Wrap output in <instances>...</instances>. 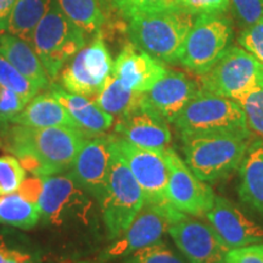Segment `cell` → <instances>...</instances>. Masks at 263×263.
<instances>
[{"label": "cell", "instance_id": "7c38bea8", "mask_svg": "<svg viewBox=\"0 0 263 263\" xmlns=\"http://www.w3.org/2000/svg\"><path fill=\"white\" fill-rule=\"evenodd\" d=\"M111 138L114 147L143 190L145 201L154 205L172 207L167 197L168 166L164 151L144 149L115 134Z\"/></svg>", "mask_w": 263, "mask_h": 263}, {"label": "cell", "instance_id": "9a60e30c", "mask_svg": "<svg viewBox=\"0 0 263 263\" xmlns=\"http://www.w3.org/2000/svg\"><path fill=\"white\" fill-rule=\"evenodd\" d=\"M114 134L144 149L164 151L172 141L170 123L141 101L139 106L116 118Z\"/></svg>", "mask_w": 263, "mask_h": 263}, {"label": "cell", "instance_id": "1f68e13d", "mask_svg": "<svg viewBox=\"0 0 263 263\" xmlns=\"http://www.w3.org/2000/svg\"><path fill=\"white\" fill-rule=\"evenodd\" d=\"M26 179V170L14 155L0 156V196L16 193Z\"/></svg>", "mask_w": 263, "mask_h": 263}, {"label": "cell", "instance_id": "30bf717a", "mask_svg": "<svg viewBox=\"0 0 263 263\" xmlns=\"http://www.w3.org/2000/svg\"><path fill=\"white\" fill-rule=\"evenodd\" d=\"M112 58L100 31L67 61L58 77L67 91L94 100L112 73Z\"/></svg>", "mask_w": 263, "mask_h": 263}, {"label": "cell", "instance_id": "3957f363", "mask_svg": "<svg viewBox=\"0 0 263 263\" xmlns=\"http://www.w3.org/2000/svg\"><path fill=\"white\" fill-rule=\"evenodd\" d=\"M249 138L234 132L184 136L185 162L203 182H217L239 168L250 145Z\"/></svg>", "mask_w": 263, "mask_h": 263}, {"label": "cell", "instance_id": "2e32d148", "mask_svg": "<svg viewBox=\"0 0 263 263\" xmlns=\"http://www.w3.org/2000/svg\"><path fill=\"white\" fill-rule=\"evenodd\" d=\"M111 136L88 137L72 164L70 173L83 188L100 202L110 173Z\"/></svg>", "mask_w": 263, "mask_h": 263}, {"label": "cell", "instance_id": "e575fe53", "mask_svg": "<svg viewBox=\"0 0 263 263\" xmlns=\"http://www.w3.org/2000/svg\"><path fill=\"white\" fill-rule=\"evenodd\" d=\"M176 6L193 16L224 14L230 8V0H176Z\"/></svg>", "mask_w": 263, "mask_h": 263}, {"label": "cell", "instance_id": "8d00e7d4", "mask_svg": "<svg viewBox=\"0 0 263 263\" xmlns=\"http://www.w3.org/2000/svg\"><path fill=\"white\" fill-rule=\"evenodd\" d=\"M26 101L14 90L0 84V126H5L26 106Z\"/></svg>", "mask_w": 263, "mask_h": 263}, {"label": "cell", "instance_id": "4316f807", "mask_svg": "<svg viewBox=\"0 0 263 263\" xmlns=\"http://www.w3.org/2000/svg\"><path fill=\"white\" fill-rule=\"evenodd\" d=\"M0 263H49L37 244L14 230H0Z\"/></svg>", "mask_w": 263, "mask_h": 263}, {"label": "cell", "instance_id": "44dd1931", "mask_svg": "<svg viewBox=\"0 0 263 263\" xmlns=\"http://www.w3.org/2000/svg\"><path fill=\"white\" fill-rule=\"evenodd\" d=\"M9 123L32 128L64 127L82 132L67 110L49 91L35 95Z\"/></svg>", "mask_w": 263, "mask_h": 263}, {"label": "cell", "instance_id": "cb8c5ba5", "mask_svg": "<svg viewBox=\"0 0 263 263\" xmlns=\"http://www.w3.org/2000/svg\"><path fill=\"white\" fill-rule=\"evenodd\" d=\"M51 0H16L6 24V32L31 44L33 33Z\"/></svg>", "mask_w": 263, "mask_h": 263}, {"label": "cell", "instance_id": "f1b7e54d", "mask_svg": "<svg viewBox=\"0 0 263 263\" xmlns=\"http://www.w3.org/2000/svg\"><path fill=\"white\" fill-rule=\"evenodd\" d=\"M245 116L250 134L263 139V83L236 100Z\"/></svg>", "mask_w": 263, "mask_h": 263}, {"label": "cell", "instance_id": "f35d334b", "mask_svg": "<svg viewBox=\"0 0 263 263\" xmlns=\"http://www.w3.org/2000/svg\"><path fill=\"white\" fill-rule=\"evenodd\" d=\"M16 0H0V33L6 32V24Z\"/></svg>", "mask_w": 263, "mask_h": 263}, {"label": "cell", "instance_id": "603a6c76", "mask_svg": "<svg viewBox=\"0 0 263 263\" xmlns=\"http://www.w3.org/2000/svg\"><path fill=\"white\" fill-rule=\"evenodd\" d=\"M239 196L263 216V141L250 144L239 167Z\"/></svg>", "mask_w": 263, "mask_h": 263}, {"label": "cell", "instance_id": "f546056e", "mask_svg": "<svg viewBox=\"0 0 263 263\" xmlns=\"http://www.w3.org/2000/svg\"><path fill=\"white\" fill-rule=\"evenodd\" d=\"M0 84L17 93L26 103L38 94L39 89L34 87L21 72H18L6 59L0 54Z\"/></svg>", "mask_w": 263, "mask_h": 263}, {"label": "cell", "instance_id": "7a4b0ae2", "mask_svg": "<svg viewBox=\"0 0 263 263\" xmlns=\"http://www.w3.org/2000/svg\"><path fill=\"white\" fill-rule=\"evenodd\" d=\"M196 16L179 9L139 14L128 18L129 42L162 64H179L186 35Z\"/></svg>", "mask_w": 263, "mask_h": 263}, {"label": "cell", "instance_id": "5b68a950", "mask_svg": "<svg viewBox=\"0 0 263 263\" xmlns=\"http://www.w3.org/2000/svg\"><path fill=\"white\" fill-rule=\"evenodd\" d=\"M84 31L66 16L57 0H51L33 33L31 45L50 80L58 77L67 61L87 44Z\"/></svg>", "mask_w": 263, "mask_h": 263}, {"label": "cell", "instance_id": "52a82bcc", "mask_svg": "<svg viewBox=\"0 0 263 263\" xmlns=\"http://www.w3.org/2000/svg\"><path fill=\"white\" fill-rule=\"evenodd\" d=\"M180 137L194 134L234 132L251 137L238 101L200 90L174 121Z\"/></svg>", "mask_w": 263, "mask_h": 263}, {"label": "cell", "instance_id": "8fae6325", "mask_svg": "<svg viewBox=\"0 0 263 263\" xmlns=\"http://www.w3.org/2000/svg\"><path fill=\"white\" fill-rule=\"evenodd\" d=\"M183 213L173 207H163L144 202L123 234L111 240L100 252L97 263H110L127 257L138 250L155 244L168 233L170 226Z\"/></svg>", "mask_w": 263, "mask_h": 263}, {"label": "cell", "instance_id": "d590c367", "mask_svg": "<svg viewBox=\"0 0 263 263\" xmlns=\"http://www.w3.org/2000/svg\"><path fill=\"white\" fill-rule=\"evenodd\" d=\"M238 43L263 65V18L242 29L238 37Z\"/></svg>", "mask_w": 263, "mask_h": 263}, {"label": "cell", "instance_id": "e0dca14e", "mask_svg": "<svg viewBox=\"0 0 263 263\" xmlns=\"http://www.w3.org/2000/svg\"><path fill=\"white\" fill-rule=\"evenodd\" d=\"M206 218L223 245L228 250L263 242V229L251 221L234 203L222 196H215Z\"/></svg>", "mask_w": 263, "mask_h": 263}, {"label": "cell", "instance_id": "ba28073f", "mask_svg": "<svg viewBox=\"0 0 263 263\" xmlns=\"http://www.w3.org/2000/svg\"><path fill=\"white\" fill-rule=\"evenodd\" d=\"M202 90L238 100L263 83V65L241 47H230L205 73L199 76Z\"/></svg>", "mask_w": 263, "mask_h": 263}, {"label": "cell", "instance_id": "6da1fadb", "mask_svg": "<svg viewBox=\"0 0 263 263\" xmlns=\"http://www.w3.org/2000/svg\"><path fill=\"white\" fill-rule=\"evenodd\" d=\"M87 136L64 127L0 126V149L20 160L33 176L47 177L71 170Z\"/></svg>", "mask_w": 263, "mask_h": 263}, {"label": "cell", "instance_id": "d4e9b609", "mask_svg": "<svg viewBox=\"0 0 263 263\" xmlns=\"http://www.w3.org/2000/svg\"><path fill=\"white\" fill-rule=\"evenodd\" d=\"M143 94L127 88L111 73L94 101L105 112L117 118L139 106L143 101Z\"/></svg>", "mask_w": 263, "mask_h": 263}, {"label": "cell", "instance_id": "83f0119b", "mask_svg": "<svg viewBox=\"0 0 263 263\" xmlns=\"http://www.w3.org/2000/svg\"><path fill=\"white\" fill-rule=\"evenodd\" d=\"M62 12L73 21L85 34L94 35L103 31L106 24V16L104 15L98 0H57Z\"/></svg>", "mask_w": 263, "mask_h": 263}, {"label": "cell", "instance_id": "7402d4cb", "mask_svg": "<svg viewBox=\"0 0 263 263\" xmlns=\"http://www.w3.org/2000/svg\"><path fill=\"white\" fill-rule=\"evenodd\" d=\"M0 54L39 90L49 89L51 80L29 43L8 32L0 33Z\"/></svg>", "mask_w": 263, "mask_h": 263}, {"label": "cell", "instance_id": "ffe728a7", "mask_svg": "<svg viewBox=\"0 0 263 263\" xmlns=\"http://www.w3.org/2000/svg\"><path fill=\"white\" fill-rule=\"evenodd\" d=\"M48 91L60 101L87 137L105 134L114 127L115 117L105 112L93 99L70 93L57 83H51Z\"/></svg>", "mask_w": 263, "mask_h": 263}, {"label": "cell", "instance_id": "8992f818", "mask_svg": "<svg viewBox=\"0 0 263 263\" xmlns=\"http://www.w3.org/2000/svg\"><path fill=\"white\" fill-rule=\"evenodd\" d=\"M144 202L143 190L114 147L111 138L110 173L104 196L99 202L108 240L116 239L126 232Z\"/></svg>", "mask_w": 263, "mask_h": 263}, {"label": "cell", "instance_id": "60d3db41", "mask_svg": "<svg viewBox=\"0 0 263 263\" xmlns=\"http://www.w3.org/2000/svg\"><path fill=\"white\" fill-rule=\"evenodd\" d=\"M66 263H70V262H66ZM81 263H84V262H81Z\"/></svg>", "mask_w": 263, "mask_h": 263}, {"label": "cell", "instance_id": "d6986e66", "mask_svg": "<svg viewBox=\"0 0 263 263\" xmlns=\"http://www.w3.org/2000/svg\"><path fill=\"white\" fill-rule=\"evenodd\" d=\"M167 71L164 64L129 42L114 61L112 74L129 89L145 93Z\"/></svg>", "mask_w": 263, "mask_h": 263}, {"label": "cell", "instance_id": "9c48e42d", "mask_svg": "<svg viewBox=\"0 0 263 263\" xmlns=\"http://www.w3.org/2000/svg\"><path fill=\"white\" fill-rule=\"evenodd\" d=\"M233 25L224 14H203L186 35L179 64L197 76L205 73L230 47Z\"/></svg>", "mask_w": 263, "mask_h": 263}, {"label": "cell", "instance_id": "d6a6232c", "mask_svg": "<svg viewBox=\"0 0 263 263\" xmlns=\"http://www.w3.org/2000/svg\"><path fill=\"white\" fill-rule=\"evenodd\" d=\"M112 5L127 20L134 15L177 9L176 0H112Z\"/></svg>", "mask_w": 263, "mask_h": 263}, {"label": "cell", "instance_id": "74e56055", "mask_svg": "<svg viewBox=\"0 0 263 263\" xmlns=\"http://www.w3.org/2000/svg\"><path fill=\"white\" fill-rule=\"evenodd\" d=\"M224 263H263V242L229 250Z\"/></svg>", "mask_w": 263, "mask_h": 263}, {"label": "cell", "instance_id": "277c9868", "mask_svg": "<svg viewBox=\"0 0 263 263\" xmlns=\"http://www.w3.org/2000/svg\"><path fill=\"white\" fill-rule=\"evenodd\" d=\"M42 179L38 201L42 226L65 229L89 227L97 199L73 178L70 171Z\"/></svg>", "mask_w": 263, "mask_h": 263}, {"label": "cell", "instance_id": "4dcf8cb0", "mask_svg": "<svg viewBox=\"0 0 263 263\" xmlns=\"http://www.w3.org/2000/svg\"><path fill=\"white\" fill-rule=\"evenodd\" d=\"M110 263H184L162 240Z\"/></svg>", "mask_w": 263, "mask_h": 263}, {"label": "cell", "instance_id": "5bb4252c", "mask_svg": "<svg viewBox=\"0 0 263 263\" xmlns=\"http://www.w3.org/2000/svg\"><path fill=\"white\" fill-rule=\"evenodd\" d=\"M177 249L190 263H224L229 250L210 224L183 213L168 228Z\"/></svg>", "mask_w": 263, "mask_h": 263}, {"label": "cell", "instance_id": "836d02e7", "mask_svg": "<svg viewBox=\"0 0 263 263\" xmlns=\"http://www.w3.org/2000/svg\"><path fill=\"white\" fill-rule=\"evenodd\" d=\"M230 8L244 28L263 18V0H230Z\"/></svg>", "mask_w": 263, "mask_h": 263}, {"label": "cell", "instance_id": "ac0fdd59", "mask_svg": "<svg viewBox=\"0 0 263 263\" xmlns=\"http://www.w3.org/2000/svg\"><path fill=\"white\" fill-rule=\"evenodd\" d=\"M201 90L199 80L178 71H167L149 90L143 94L147 106L168 123H174L180 111Z\"/></svg>", "mask_w": 263, "mask_h": 263}, {"label": "cell", "instance_id": "ab89813d", "mask_svg": "<svg viewBox=\"0 0 263 263\" xmlns=\"http://www.w3.org/2000/svg\"><path fill=\"white\" fill-rule=\"evenodd\" d=\"M99 4H100V8L103 10L104 15L106 16V18L111 15V12L114 11V5L112 0H98Z\"/></svg>", "mask_w": 263, "mask_h": 263}, {"label": "cell", "instance_id": "484cf974", "mask_svg": "<svg viewBox=\"0 0 263 263\" xmlns=\"http://www.w3.org/2000/svg\"><path fill=\"white\" fill-rule=\"evenodd\" d=\"M38 203L26 199L18 192L0 196V224L29 230L39 224Z\"/></svg>", "mask_w": 263, "mask_h": 263}, {"label": "cell", "instance_id": "4fadbf2b", "mask_svg": "<svg viewBox=\"0 0 263 263\" xmlns=\"http://www.w3.org/2000/svg\"><path fill=\"white\" fill-rule=\"evenodd\" d=\"M168 166L167 197L177 211L193 217H202L212 209L215 193L189 168L185 161L168 147L164 150Z\"/></svg>", "mask_w": 263, "mask_h": 263}]
</instances>
